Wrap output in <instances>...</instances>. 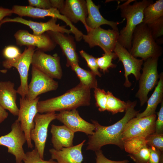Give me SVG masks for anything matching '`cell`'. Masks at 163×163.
<instances>
[{
    "instance_id": "d6986e66",
    "label": "cell",
    "mask_w": 163,
    "mask_h": 163,
    "mask_svg": "<svg viewBox=\"0 0 163 163\" xmlns=\"http://www.w3.org/2000/svg\"><path fill=\"white\" fill-rule=\"evenodd\" d=\"M46 33L57 44L59 45L66 58V66H72L78 64L75 44L72 37L61 32L48 31Z\"/></svg>"
},
{
    "instance_id": "7402d4cb",
    "label": "cell",
    "mask_w": 163,
    "mask_h": 163,
    "mask_svg": "<svg viewBox=\"0 0 163 163\" xmlns=\"http://www.w3.org/2000/svg\"><path fill=\"white\" fill-rule=\"evenodd\" d=\"M10 81L0 82V104L14 116H18L19 109L16 104L17 90Z\"/></svg>"
},
{
    "instance_id": "6da1fadb",
    "label": "cell",
    "mask_w": 163,
    "mask_h": 163,
    "mask_svg": "<svg viewBox=\"0 0 163 163\" xmlns=\"http://www.w3.org/2000/svg\"><path fill=\"white\" fill-rule=\"evenodd\" d=\"M128 105L124 116L117 122L109 126L100 124L97 120H92L95 129L93 134L88 136L86 150L95 151L101 149L102 146L107 145H116L123 149L122 134L126 124L139 113L140 110L135 109L137 101H127Z\"/></svg>"
},
{
    "instance_id": "30bf717a",
    "label": "cell",
    "mask_w": 163,
    "mask_h": 163,
    "mask_svg": "<svg viewBox=\"0 0 163 163\" xmlns=\"http://www.w3.org/2000/svg\"><path fill=\"white\" fill-rule=\"evenodd\" d=\"M156 117L154 114L140 118L135 117L130 120L125 125L122 133L123 142L135 137L146 138L154 133Z\"/></svg>"
},
{
    "instance_id": "ac0fdd59",
    "label": "cell",
    "mask_w": 163,
    "mask_h": 163,
    "mask_svg": "<svg viewBox=\"0 0 163 163\" xmlns=\"http://www.w3.org/2000/svg\"><path fill=\"white\" fill-rule=\"evenodd\" d=\"M13 13L18 15L20 17L27 16L34 18H44L46 17L60 19L65 22L70 28L72 32L76 31L77 28L59 11L54 8L48 9H42L30 6L14 5L11 9Z\"/></svg>"
},
{
    "instance_id": "f546056e",
    "label": "cell",
    "mask_w": 163,
    "mask_h": 163,
    "mask_svg": "<svg viewBox=\"0 0 163 163\" xmlns=\"http://www.w3.org/2000/svg\"><path fill=\"white\" fill-rule=\"evenodd\" d=\"M117 58L116 54L114 52L104 53L102 56L96 59L99 68L104 73L108 71L110 68L116 67V65L112 63V60Z\"/></svg>"
},
{
    "instance_id": "4316f807",
    "label": "cell",
    "mask_w": 163,
    "mask_h": 163,
    "mask_svg": "<svg viewBox=\"0 0 163 163\" xmlns=\"http://www.w3.org/2000/svg\"><path fill=\"white\" fill-rule=\"evenodd\" d=\"M71 68L75 73L82 84L90 89L97 88L96 75L91 71L82 69L78 64L73 65Z\"/></svg>"
},
{
    "instance_id": "ffe728a7",
    "label": "cell",
    "mask_w": 163,
    "mask_h": 163,
    "mask_svg": "<svg viewBox=\"0 0 163 163\" xmlns=\"http://www.w3.org/2000/svg\"><path fill=\"white\" fill-rule=\"evenodd\" d=\"M72 24L80 21L88 31L89 28L86 23L88 16L86 2L84 0H66L62 8L59 10Z\"/></svg>"
},
{
    "instance_id": "b9f144b4",
    "label": "cell",
    "mask_w": 163,
    "mask_h": 163,
    "mask_svg": "<svg viewBox=\"0 0 163 163\" xmlns=\"http://www.w3.org/2000/svg\"><path fill=\"white\" fill-rule=\"evenodd\" d=\"M13 13L11 9L0 7V29L1 26L0 25L1 21L6 16H11Z\"/></svg>"
},
{
    "instance_id": "4fadbf2b",
    "label": "cell",
    "mask_w": 163,
    "mask_h": 163,
    "mask_svg": "<svg viewBox=\"0 0 163 163\" xmlns=\"http://www.w3.org/2000/svg\"><path fill=\"white\" fill-rule=\"evenodd\" d=\"M58 87L57 82L32 66L31 80L28 85L25 98L30 100H33L40 94L56 90Z\"/></svg>"
},
{
    "instance_id": "8fae6325",
    "label": "cell",
    "mask_w": 163,
    "mask_h": 163,
    "mask_svg": "<svg viewBox=\"0 0 163 163\" xmlns=\"http://www.w3.org/2000/svg\"><path fill=\"white\" fill-rule=\"evenodd\" d=\"M31 64L53 79H60L62 77L60 57L57 54L52 56L37 49L33 55Z\"/></svg>"
},
{
    "instance_id": "f1b7e54d",
    "label": "cell",
    "mask_w": 163,
    "mask_h": 163,
    "mask_svg": "<svg viewBox=\"0 0 163 163\" xmlns=\"http://www.w3.org/2000/svg\"><path fill=\"white\" fill-rule=\"evenodd\" d=\"M146 145V138L135 137L124 142L123 149L129 154H135L138 152L142 148Z\"/></svg>"
},
{
    "instance_id": "484cf974",
    "label": "cell",
    "mask_w": 163,
    "mask_h": 163,
    "mask_svg": "<svg viewBox=\"0 0 163 163\" xmlns=\"http://www.w3.org/2000/svg\"><path fill=\"white\" fill-rule=\"evenodd\" d=\"M162 17H163V0H158L144 9L142 23L148 25Z\"/></svg>"
},
{
    "instance_id": "ab89813d",
    "label": "cell",
    "mask_w": 163,
    "mask_h": 163,
    "mask_svg": "<svg viewBox=\"0 0 163 163\" xmlns=\"http://www.w3.org/2000/svg\"><path fill=\"white\" fill-rule=\"evenodd\" d=\"M159 111L157 113L158 118L155 122V133L163 134V101L161 103Z\"/></svg>"
},
{
    "instance_id": "3957f363",
    "label": "cell",
    "mask_w": 163,
    "mask_h": 163,
    "mask_svg": "<svg viewBox=\"0 0 163 163\" xmlns=\"http://www.w3.org/2000/svg\"><path fill=\"white\" fill-rule=\"evenodd\" d=\"M153 3L151 0H128L118 6L121 17L126 20V24L119 32L117 42L129 51L131 47L133 32L143 22L144 9Z\"/></svg>"
},
{
    "instance_id": "277c9868",
    "label": "cell",
    "mask_w": 163,
    "mask_h": 163,
    "mask_svg": "<svg viewBox=\"0 0 163 163\" xmlns=\"http://www.w3.org/2000/svg\"><path fill=\"white\" fill-rule=\"evenodd\" d=\"M129 51L134 57H140L144 61L150 58L159 57L162 48L154 39L147 25L142 22L133 32L132 46Z\"/></svg>"
},
{
    "instance_id": "74e56055",
    "label": "cell",
    "mask_w": 163,
    "mask_h": 163,
    "mask_svg": "<svg viewBox=\"0 0 163 163\" xmlns=\"http://www.w3.org/2000/svg\"><path fill=\"white\" fill-rule=\"evenodd\" d=\"M148 147L150 151L149 163H163V152L153 147Z\"/></svg>"
},
{
    "instance_id": "8992f818",
    "label": "cell",
    "mask_w": 163,
    "mask_h": 163,
    "mask_svg": "<svg viewBox=\"0 0 163 163\" xmlns=\"http://www.w3.org/2000/svg\"><path fill=\"white\" fill-rule=\"evenodd\" d=\"M35 47L32 46H28L25 48L23 53L17 58L5 60L2 62V66L5 69H10L14 67L17 70L20 75L21 83L17 92L22 98L25 97L27 93L28 72L33 55L37 49Z\"/></svg>"
},
{
    "instance_id": "9c48e42d",
    "label": "cell",
    "mask_w": 163,
    "mask_h": 163,
    "mask_svg": "<svg viewBox=\"0 0 163 163\" xmlns=\"http://www.w3.org/2000/svg\"><path fill=\"white\" fill-rule=\"evenodd\" d=\"M56 113L53 112L45 114L38 113L34 119V127L30 131V138L34 142L35 148L42 159H44L48 126L51 122L56 119Z\"/></svg>"
},
{
    "instance_id": "d6a6232c",
    "label": "cell",
    "mask_w": 163,
    "mask_h": 163,
    "mask_svg": "<svg viewBox=\"0 0 163 163\" xmlns=\"http://www.w3.org/2000/svg\"><path fill=\"white\" fill-rule=\"evenodd\" d=\"M25 154L23 161L24 163H58L52 159L47 161L41 158L35 147L32 151L27 152Z\"/></svg>"
},
{
    "instance_id": "603a6c76",
    "label": "cell",
    "mask_w": 163,
    "mask_h": 163,
    "mask_svg": "<svg viewBox=\"0 0 163 163\" xmlns=\"http://www.w3.org/2000/svg\"><path fill=\"white\" fill-rule=\"evenodd\" d=\"M51 142L54 149L57 150L62 148L73 146V139L75 133L65 125H51Z\"/></svg>"
},
{
    "instance_id": "2e32d148",
    "label": "cell",
    "mask_w": 163,
    "mask_h": 163,
    "mask_svg": "<svg viewBox=\"0 0 163 163\" xmlns=\"http://www.w3.org/2000/svg\"><path fill=\"white\" fill-rule=\"evenodd\" d=\"M56 119L74 133L81 132L91 135L95 128L93 123L88 122L81 117L76 109L60 111L56 113Z\"/></svg>"
},
{
    "instance_id": "5bb4252c",
    "label": "cell",
    "mask_w": 163,
    "mask_h": 163,
    "mask_svg": "<svg viewBox=\"0 0 163 163\" xmlns=\"http://www.w3.org/2000/svg\"><path fill=\"white\" fill-rule=\"evenodd\" d=\"M113 52L118 58V61H121L124 66L125 77L124 85L126 87H129L132 84L129 80V75L132 74L136 80H139L141 74L140 71L144 61L141 59H137L134 57L127 50L118 42L116 44Z\"/></svg>"
},
{
    "instance_id": "9a60e30c",
    "label": "cell",
    "mask_w": 163,
    "mask_h": 163,
    "mask_svg": "<svg viewBox=\"0 0 163 163\" xmlns=\"http://www.w3.org/2000/svg\"><path fill=\"white\" fill-rule=\"evenodd\" d=\"M14 36L17 45L36 47L37 50L44 52L53 50L56 45L46 33L36 35L30 34L27 30H20Z\"/></svg>"
},
{
    "instance_id": "44dd1931",
    "label": "cell",
    "mask_w": 163,
    "mask_h": 163,
    "mask_svg": "<svg viewBox=\"0 0 163 163\" xmlns=\"http://www.w3.org/2000/svg\"><path fill=\"white\" fill-rule=\"evenodd\" d=\"M85 141L84 140L78 145L62 148L59 150L54 148L50 149L51 159L56 160L58 163H82L83 158L82 148Z\"/></svg>"
},
{
    "instance_id": "7a4b0ae2",
    "label": "cell",
    "mask_w": 163,
    "mask_h": 163,
    "mask_svg": "<svg viewBox=\"0 0 163 163\" xmlns=\"http://www.w3.org/2000/svg\"><path fill=\"white\" fill-rule=\"evenodd\" d=\"M90 90L80 83L62 95L39 101L37 106L38 112L41 114L60 112L88 106L91 98Z\"/></svg>"
},
{
    "instance_id": "1f68e13d",
    "label": "cell",
    "mask_w": 163,
    "mask_h": 163,
    "mask_svg": "<svg viewBox=\"0 0 163 163\" xmlns=\"http://www.w3.org/2000/svg\"><path fill=\"white\" fill-rule=\"evenodd\" d=\"M94 96L96 100V104L100 112L106 110V107L107 100V93L104 89L98 88L94 89Z\"/></svg>"
},
{
    "instance_id": "5b68a950",
    "label": "cell",
    "mask_w": 163,
    "mask_h": 163,
    "mask_svg": "<svg viewBox=\"0 0 163 163\" xmlns=\"http://www.w3.org/2000/svg\"><path fill=\"white\" fill-rule=\"evenodd\" d=\"M158 58H148L143 63L142 73L139 80V89L136 95L139 100L141 106L147 102L149 92L158 83L159 78L157 69Z\"/></svg>"
},
{
    "instance_id": "d4e9b609",
    "label": "cell",
    "mask_w": 163,
    "mask_h": 163,
    "mask_svg": "<svg viewBox=\"0 0 163 163\" xmlns=\"http://www.w3.org/2000/svg\"><path fill=\"white\" fill-rule=\"evenodd\" d=\"M159 79L153 92L147 101V104L145 109L142 113H138L136 117L140 118L155 114L158 105L163 101L162 72L160 74Z\"/></svg>"
},
{
    "instance_id": "52a82bcc",
    "label": "cell",
    "mask_w": 163,
    "mask_h": 163,
    "mask_svg": "<svg viewBox=\"0 0 163 163\" xmlns=\"http://www.w3.org/2000/svg\"><path fill=\"white\" fill-rule=\"evenodd\" d=\"M11 130L0 137V145L8 149V152L15 157V163H23L26 156L23 146L27 139L20 122L17 119L12 124Z\"/></svg>"
},
{
    "instance_id": "cb8c5ba5",
    "label": "cell",
    "mask_w": 163,
    "mask_h": 163,
    "mask_svg": "<svg viewBox=\"0 0 163 163\" xmlns=\"http://www.w3.org/2000/svg\"><path fill=\"white\" fill-rule=\"evenodd\" d=\"M88 16L86 23L89 29H94L106 24L110 26L113 29L118 30L117 25L122 22H114L107 20L101 14L100 6L96 5L91 0L86 1Z\"/></svg>"
},
{
    "instance_id": "836d02e7",
    "label": "cell",
    "mask_w": 163,
    "mask_h": 163,
    "mask_svg": "<svg viewBox=\"0 0 163 163\" xmlns=\"http://www.w3.org/2000/svg\"><path fill=\"white\" fill-rule=\"evenodd\" d=\"M128 156L135 163H149L150 151L147 145L142 148L137 153L129 154Z\"/></svg>"
},
{
    "instance_id": "e0dca14e",
    "label": "cell",
    "mask_w": 163,
    "mask_h": 163,
    "mask_svg": "<svg viewBox=\"0 0 163 163\" xmlns=\"http://www.w3.org/2000/svg\"><path fill=\"white\" fill-rule=\"evenodd\" d=\"M57 19L52 18L46 22H39L27 20L20 17L13 18L6 17L1 21L0 25L10 22L21 23L29 26L32 30L33 34L36 35H41L48 31L58 32L68 35L72 33L70 30L66 29L65 26L57 24Z\"/></svg>"
},
{
    "instance_id": "4dcf8cb0",
    "label": "cell",
    "mask_w": 163,
    "mask_h": 163,
    "mask_svg": "<svg viewBox=\"0 0 163 163\" xmlns=\"http://www.w3.org/2000/svg\"><path fill=\"white\" fill-rule=\"evenodd\" d=\"M150 29L152 36L158 44L163 43V17L155 22L147 25Z\"/></svg>"
},
{
    "instance_id": "ee69618b",
    "label": "cell",
    "mask_w": 163,
    "mask_h": 163,
    "mask_svg": "<svg viewBox=\"0 0 163 163\" xmlns=\"http://www.w3.org/2000/svg\"><path fill=\"white\" fill-rule=\"evenodd\" d=\"M8 115V112L0 104V124L7 118Z\"/></svg>"
},
{
    "instance_id": "e575fe53",
    "label": "cell",
    "mask_w": 163,
    "mask_h": 163,
    "mask_svg": "<svg viewBox=\"0 0 163 163\" xmlns=\"http://www.w3.org/2000/svg\"><path fill=\"white\" fill-rule=\"evenodd\" d=\"M79 53L82 57L86 61L87 65L91 71L96 75L101 77L102 75L98 70L99 67L97 62V58L82 50L80 51Z\"/></svg>"
},
{
    "instance_id": "83f0119b",
    "label": "cell",
    "mask_w": 163,
    "mask_h": 163,
    "mask_svg": "<svg viewBox=\"0 0 163 163\" xmlns=\"http://www.w3.org/2000/svg\"><path fill=\"white\" fill-rule=\"evenodd\" d=\"M107 100L106 104V110L113 114L125 111L128 105L127 101L125 102L115 97L109 91H107Z\"/></svg>"
},
{
    "instance_id": "f35d334b",
    "label": "cell",
    "mask_w": 163,
    "mask_h": 163,
    "mask_svg": "<svg viewBox=\"0 0 163 163\" xmlns=\"http://www.w3.org/2000/svg\"><path fill=\"white\" fill-rule=\"evenodd\" d=\"M96 156V163H129L127 160L115 161L110 160L107 158L104 155L101 149L95 151ZM85 163H87L85 162Z\"/></svg>"
},
{
    "instance_id": "7c38bea8",
    "label": "cell",
    "mask_w": 163,
    "mask_h": 163,
    "mask_svg": "<svg viewBox=\"0 0 163 163\" xmlns=\"http://www.w3.org/2000/svg\"><path fill=\"white\" fill-rule=\"evenodd\" d=\"M40 98L38 97L32 100L25 97L20 98V107L17 120L20 122L21 127L25 134L28 147L31 149L34 145L30 138V131L34 127V120L38 113L37 106Z\"/></svg>"
},
{
    "instance_id": "d590c367",
    "label": "cell",
    "mask_w": 163,
    "mask_h": 163,
    "mask_svg": "<svg viewBox=\"0 0 163 163\" xmlns=\"http://www.w3.org/2000/svg\"><path fill=\"white\" fill-rule=\"evenodd\" d=\"M147 145L153 147L163 152V134H157L155 132L146 138Z\"/></svg>"
},
{
    "instance_id": "60d3db41",
    "label": "cell",
    "mask_w": 163,
    "mask_h": 163,
    "mask_svg": "<svg viewBox=\"0 0 163 163\" xmlns=\"http://www.w3.org/2000/svg\"><path fill=\"white\" fill-rule=\"evenodd\" d=\"M29 6L42 9L52 8L50 0H28Z\"/></svg>"
},
{
    "instance_id": "8d00e7d4",
    "label": "cell",
    "mask_w": 163,
    "mask_h": 163,
    "mask_svg": "<svg viewBox=\"0 0 163 163\" xmlns=\"http://www.w3.org/2000/svg\"><path fill=\"white\" fill-rule=\"evenodd\" d=\"M21 53L19 49L17 46L9 45L3 49L2 54L5 60H11L19 57Z\"/></svg>"
},
{
    "instance_id": "ba28073f",
    "label": "cell",
    "mask_w": 163,
    "mask_h": 163,
    "mask_svg": "<svg viewBox=\"0 0 163 163\" xmlns=\"http://www.w3.org/2000/svg\"><path fill=\"white\" fill-rule=\"evenodd\" d=\"M119 34L118 30H107L100 27L90 29L86 35L83 34L82 39L90 48L98 46L104 53H109L113 52Z\"/></svg>"
},
{
    "instance_id": "7bdbcfd3",
    "label": "cell",
    "mask_w": 163,
    "mask_h": 163,
    "mask_svg": "<svg viewBox=\"0 0 163 163\" xmlns=\"http://www.w3.org/2000/svg\"><path fill=\"white\" fill-rule=\"evenodd\" d=\"M52 8L57 9L59 11L63 6L65 1L63 0H50Z\"/></svg>"
}]
</instances>
